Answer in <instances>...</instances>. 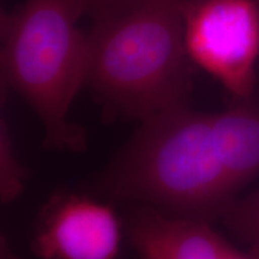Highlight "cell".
I'll use <instances>...</instances> for the list:
<instances>
[{"mask_svg":"<svg viewBox=\"0 0 259 259\" xmlns=\"http://www.w3.org/2000/svg\"><path fill=\"white\" fill-rule=\"evenodd\" d=\"M227 259H259V257L255 255L253 252H242L240 250H238V248L233 247L231 245Z\"/></svg>","mask_w":259,"mask_h":259,"instance_id":"cell-11","label":"cell"},{"mask_svg":"<svg viewBox=\"0 0 259 259\" xmlns=\"http://www.w3.org/2000/svg\"><path fill=\"white\" fill-rule=\"evenodd\" d=\"M121 226L108 205L74 194L52 198L36 227L37 259H118Z\"/></svg>","mask_w":259,"mask_h":259,"instance_id":"cell-5","label":"cell"},{"mask_svg":"<svg viewBox=\"0 0 259 259\" xmlns=\"http://www.w3.org/2000/svg\"><path fill=\"white\" fill-rule=\"evenodd\" d=\"M183 19L192 63L232 95L248 99L259 58V10L253 0H184Z\"/></svg>","mask_w":259,"mask_h":259,"instance_id":"cell-4","label":"cell"},{"mask_svg":"<svg viewBox=\"0 0 259 259\" xmlns=\"http://www.w3.org/2000/svg\"><path fill=\"white\" fill-rule=\"evenodd\" d=\"M221 162L235 190L259 174V107L210 114Z\"/></svg>","mask_w":259,"mask_h":259,"instance_id":"cell-7","label":"cell"},{"mask_svg":"<svg viewBox=\"0 0 259 259\" xmlns=\"http://www.w3.org/2000/svg\"><path fill=\"white\" fill-rule=\"evenodd\" d=\"M27 171L15 154L9 128L4 120L0 127V197L4 204L11 203L23 191Z\"/></svg>","mask_w":259,"mask_h":259,"instance_id":"cell-8","label":"cell"},{"mask_svg":"<svg viewBox=\"0 0 259 259\" xmlns=\"http://www.w3.org/2000/svg\"><path fill=\"white\" fill-rule=\"evenodd\" d=\"M184 0H139L95 19L85 87L113 116L147 120L186 106L192 67L184 40Z\"/></svg>","mask_w":259,"mask_h":259,"instance_id":"cell-1","label":"cell"},{"mask_svg":"<svg viewBox=\"0 0 259 259\" xmlns=\"http://www.w3.org/2000/svg\"><path fill=\"white\" fill-rule=\"evenodd\" d=\"M105 181L120 198L196 219L225 212L236 191L220 158L210 114L187 106L142 121Z\"/></svg>","mask_w":259,"mask_h":259,"instance_id":"cell-2","label":"cell"},{"mask_svg":"<svg viewBox=\"0 0 259 259\" xmlns=\"http://www.w3.org/2000/svg\"><path fill=\"white\" fill-rule=\"evenodd\" d=\"M128 234L142 259H227L231 247L202 219L151 209L132 218Z\"/></svg>","mask_w":259,"mask_h":259,"instance_id":"cell-6","label":"cell"},{"mask_svg":"<svg viewBox=\"0 0 259 259\" xmlns=\"http://www.w3.org/2000/svg\"><path fill=\"white\" fill-rule=\"evenodd\" d=\"M87 0H24L2 19L3 79L34 109L45 144L64 151L85 147L69 112L85 85L88 35L79 21Z\"/></svg>","mask_w":259,"mask_h":259,"instance_id":"cell-3","label":"cell"},{"mask_svg":"<svg viewBox=\"0 0 259 259\" xmlns=\"http://www.w3.org/2000/svg\"><path fill=\"white\" fill-rule=\"evenodd\" d=\"M137 2L139 0H87V4L88 14L93 15L94 19H100L120 12Z\"/></svg>","mask_w":259,"mask_h":259,"instance_id":"cell-10","label":"cell"},{"mask_svg":"<svg viewBox=\"0 0 259 259\" xmlns=\"http://www.w3.org/2000/svg\"><path fill=\"white\" fill-rule=\"evenodd\" d=\"M223 215L229 228L259 257V190L240 202L232 203Z\"/></svg>","mask_w":259,"mask_h":259,"instance_id":"cell-9","label":"cell"}]
</instances>
